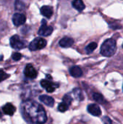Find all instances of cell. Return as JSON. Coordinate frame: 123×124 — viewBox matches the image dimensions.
<instances>
[{
    "label": "cell",
    "mask_w": 123,
    "mask_h": 124,
    "mask_svg": "<svg viewBox=\"0 0 123 124\" xmlns=\"http://www.w3.org/2000/svg\"></svg>",
    "instance_id": "26"
},
{
    "label": "cell",
    "mask_w": 123,
    "mask_h": 124,
    "mask_svg": "<svg viewBox=\"0 0 123 124\" xmlns=\"http://www.w3.org/2000/svg\"><path fill=\"white\" fill-rule=\"evenodd\" d=\"M22 110L30 121L33 124H44L47 116L43 108L36 102L28 100L22 104Z\"/></svg>",
    "instance_id": "1"
},
{
    "label": "cell",
    "mask_w": 123,
    "mask_h": 124,
    "mask_svg": "<svg viewBox=\"0 0 123 124\" xmlns=\"http://www.w3.org/2000/svg\"><path fill=\"white\" fill-rule=\"evenodd\" d=\"M39 100L49 107H53L54 104V100L52 97L47 95H41L39 97Z\"/></svg>",
    "instance_id": "12"
},
{
    "label": "cell",
    "mask_w": 123,
    "mask_h": 124,
    "mask_svg": "<svg viewBox=\"0 0 123 124\" xmlns=\"http://www.w3.org/2000/svg\"><path fill=\"white\" fill-rule=\"evenodd\" d=\"M117 50L116 41L113 39H108L102 44L101 46V54L104 57L113 56Z\"/></svg>",
    "instance_id": "2"
},
{
    "label": "cell",
    "mask_w": 123,
    "mask_h": 124,
    "mask_svg": "<svg viewBox=\"0 0 123 124\" xmlns=\"http://www.w3.org/2000/svg\"><path fill=\"white\" fill-rule=\"evenodd\" d=\"M73 93L75 96V97L78 100H83V94L82 92L80 89H75L73 90Z\"/></svg>",
    "instance_id": "19"
},
{
    "label": "cell",
    "mask_w": 123,
    "mask_h": 124,
    "mask_svg": "<svg viewBox=\"0 0 123 124\" xmlns=\"http://www.w3.org/2000/svg\"><path fill=\"white\" fill-rule=\"evenodd\" d=\"M52 32H53V28L51 26L47 25L45 20H42V25L38 31V35L48 36H50L52 33Z\"/></svg>",
    "instance_id": "5"
},
{
    "label": "cell",
    "mask_w": 123,
    "mask_h": 124,
    "mask_svg": "<svg viewBox=\"0 0 123 124\" xmlns=\"http://www.w3.org/2000/svg\"><path fill=\"white\" fill-rule=\"evenodd\" d=\"M22 57V54L20 53H18V52H15L12 54V59L14 60V61H18L21 59Z\"/></svg>",
    "instance_id": "23"
},
{
    "label": "cell",
    "mask_w": 123,
    "mask_h": 124,
    "mask_svg": "<svg viewBox=\"0 0 123 124\" xmlns=\"http://www.w3.org/2000/svg\"><path fill=\"white\" fill-rule=\"evenodd\" d=\"M72 4V7L79 12H82L86 8V6L82 0H73Z\"/></svg>",
    "instance_id": "15"
},
{
    "label": "cell",
    "mask_w": 123,
    "mask_h": 124,
    "mask_svg": "<svg viewBox=\"0 0 123 124\" xmlns=\"http://www.w3.org/2000/svg\"><path fill=\"white\" fill-rule=\"evenodd\" d=\"M9 77V75L7 74L4 71H3L2 70H0V82L7 79Z\"/></svg>",
    "instance_id": "21"
},
{
    "label": "cell",
    "mask_w": 123,
    "mask_h": 124,
    "mask_svg": "<svg viewBox=\"0 0 123 124\" xmlns=\"http://www.w3.org/2000/svg\"><path fill=\"white\" fill-rule=\"evenodd\" d=\"M26 21V17L23 14L15 13L12 17V22L15 26H20L23 25Z\"/></svg>",
    "instance_id": "8"
},
{
    "label": "cell",
    "mask_w": 123,
    "mask_h": 124,
    "mask_svg": "<svg viewBox=\"0 0 123 124\" xmlns=\"http://www.w3.org/2000/svg\"><path fill=\"white\" fill-rule=\"evenodd\" d=\"M1 116V112H0V117Z\"/></svg>",
    "instance_id": "25"
},
{
    "label": "cell",
    "mask_w": 123,
    "mask_h": 124,
    "mask_svg": "<svg viewBox=\"0 0 123 124\" xmlns=\"http://www.w3.org/2000/svg\"></svg>",
    "instance_id": "27"
},
{
    "label": "cell",
    "mask_w": 123,
    "mask_h": 124,
    "mask_svg": "<svg viewBox=\"0 0 123 124\" xmlns=\"http://www.w3.org/2000/svg\"><path fill=\"white\" fill-rule=\"evenodd\" d=\"M102 121L104 124H112V120L108 116H104L102 118Z\"/></svg>",
    "instance_id": "24"
},
{
    "label": "cell",
    "mask_w": 123,
    "mask_h": 124,
    "mask_svg": "<svg viewBox=\"0 0 123 124\" xmlns=\"http://www.w3.org/2000/svg\"><path fill=\"white\" fill-rule=\"evenodd\" d=\"M10 46L14 49H22L25 47V43L18 35H14L10 38Z\"/></svg>",
    "instance_id": "4"
},
{
    "label": "cell",
    "mask_w": 123,
    "mask_h": 124,
    "mask_svg": "<svg viewBox=\"0 0 123 124\" xmlns=\"http://www.w3.org/2000/svg\"><path fill=\"white\" fill-rule=\"evenodd\" d=\"M93 98L96 102H97L100 104H104L106 102L104 97L99 93H94L93 94Z\"/></svg>",
    "instance_id": "16"
},
{
    "label": "cell",
    "mask_w": 123,
    "mask_h": 124,
    "mask_svg": "<svg viewBox=\"0 0 123 124\" xmlns=\"http://www.w3.org/2000/svg\"><path fill=\"white\" fill-rule=\"evenodd\" d=\"M24 73H25V77L30 78V79L36 78L38 75L37 71L36 70V69L33 68V66L31 64H28L26 65L25 70H24Z\"/></svg>",
    "instance_id": "6"
},
{
    "label": "cell",
    "mask_w": 123,
    "mask_h": 124,
    "mask_svg": "<svg viewBox=\"0 0 123 124\" xmlns=\"http://www.w3.org/2000/svg\"><path fill=\"white\" fill-rule=\"evenodd\" d=\"M46 41L41 37L34 39L29 44V49L30 51H36L43 49L46 46Z\"/></svg>",
    "instance_id": "3"
},
{
    "label": "cell",
    "mask_w": 123,
    "mask_h": 124,
    "mask_svg": "<svg viewBox=\"0 0 123 124\" xmlns=\"http://www.w3.org/2000/svg\"><path fill=\"white\" fill-rule=\"evenodd\" d=\"M40 11H41V13L43 16L48 17V18H50L53 15V9L49 6H46V5L43 6L40 9Z\"/></svg>",
    "instance_id": "11"
},
{
    "label": "cell",
    "mask_w": 123,
    "mask_h": 124,
    "mask_svg": "<svg viewBox=\"0 0 123 124\" xmlns=\"http://www.w3.org/2000/svg\"><path fill=\"white\" fill-rule=\"evenodd\" d=\"M71 101H72V97L70 96H68V95H65L64 97H63V100H62V102L67 103V105H70L71 104Z\"/></svg>",
    "instance_id": "22"
},
{
    "label": "cell",
    "mask_w": 123,
    "mask_h": 124,
    "mask_svg": "<svg viewBox=\"0 0 123 124\" xmlns=\"http://www.w3.org/2000/svg\"><path fill=\"white\" fill-rule=\"evenodd\" d=\"M59 44L60 46H62V47L67 48V47L71 46L74 44V40L70 37L65 36L59 41Z\"/></svg>",
    "instance_id": "10"
},
{
    "label": "cell",
    "mask_w": 123,
    "mask_h": 124,
    "mask_svg": "<svg viewBox=\"0 0 123 124\" xmlns=\"http://www.w3.org/2000/svg\"><path fill=\"white\" fill-rule=\"evenodd\" d=\"M69 108V105H67V103L62 102H61L59 106H58V110L60 111V112H65L66 110H67Z\"/></svg>",
    "instance_id": "20"
},
{
    "label": "cell",
    "mask_w": 123,
    "mask_h": 124,
    "mask_svg": "<svg viewBox=\"0 0 123 124\" xmlns=\"http://www.w3.org/2000/svg\"><path fill=\"white\" fill-rule=\"evenodd\" d=\"M3 112L6 114V115H8V116H12L15 110H16V108H14V105H12V104L10 103H7V105H5L3 108Z\"/></svg>",
    "instance_id": "13"
},
{
    "label": "cell",
    "mask_w": 123,
    "mask_h": 124,
    "mask_svg": "<svg viewBox=\"0 0 123 124\" xmlns=\"http://www.w3.org/2000/svg\"><path fill=\"white\" fill-rule=\"evenodd\" d=\"M41 85L43 88H44L47 92H53L55 89L58 86V85L57 84H54V83H52L51 81L47 80V79H44V80H42L41 81Z\"/></svg>",
    "instance_id": "7"
},
{
    "label": "cell",
    "mask_w": 123,
    "mask_h": 124,
    "mask_svg": "<svg viewBox=\"0 0 123 124\" xmlns=\"http://www.w3.org/2000/svg\"><path fill=\"white\" fill-rule=\"evenodd\" d=\"M70 73L72 77L79 78V77L82 76L83 71L80 69V68H79L78 66H73L70 69Z\"/></svg>",
    "instance_id": "14"
},
{
    "label": "cell",
    "mask_w": 123,
    "mask_h": 124,
    "mask_svg": "<svg viewBox=\"0 0 123 124\" xmlns=\"http://www.w3.org/2000/svg\"><path fill=\"white\" fill-rule=\"evenodd\" d=\"M96 47H97V44L96 42H91L86 47V51L88 54H90L93 52L96 49Z\"/></svg>",
    "instance_id": "17"
},
{
    "label": "cell",
    "mask_w": 123,
    "mask_h": 124,
    "mask_svg": "<svg viewBox=\"0 0 123 124\" xmlns=\"http://www.w3.org/2000/svg\"><path fill=\"white\" fill-rule=\"evenodd\" d=\"M88 113L90 114H91L94 116H99L101 113V109L99 108V105H97L96 104H91L88 106L87 108Z\"/></svg>",
    "instance_id": "9"
},
{
    "label": "cell",
    "mask_w": 123,
    "mask_h": 124,
    "mask_svg": "<svg viewBox=\"0 0 123 124\" xmlns=\"http://www.w3.org/2000/svg\"><path fill=\"white\" fill-rule=\"evenodd\" d=\"M14 6H15V9L18 10V11H21L25 9V4L20 0H16Z\"/></svg>",
    "instance_id": "18"
}]
</instances>
